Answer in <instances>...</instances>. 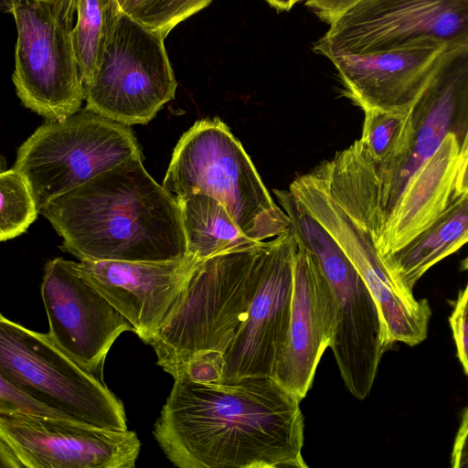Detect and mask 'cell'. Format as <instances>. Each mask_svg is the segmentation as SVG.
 Returning <instances> with one entry per match:
<instances>
[{
  "instance_id": "2e32d148",
  "label": "cell",
  "mask_w": 468,
  "mask_h": 468,
  "mask_svg": "<svg viewBox=\"0 0 468 468\" xmlns=\"http://www.w3.org/2000/svg\"><path fill=\"white\" fill-rule=\"evenodd\" d=\"M338 319L334 292L315 258L297 243L292 314L285 345L272 378L302 400L330 346Z\"/></svg>"
},
{
  "instance_id": "484cf974",
  "label": "cell",
  "mask_w": 468,
  "mask_h": 468,
  "mask_svg": "<svg viewBox=\"0 0 468 468\" xmlns=\"http://www.w3.org/2000/svg\"><path fill=\"white\" fill-rule=\"evenodd\" d=\"M223 371L224 355L219 352H208L190 360L180 376L200 383H220Z\"/></svg>"
},
{
  "instance_id": "5bb4252c",
  "label": "cell",
  "mask_w": 468,
  "mask_h": 468,
  "mask_svg": "<svg viewBox=\"0 0 468 468\" xmlns=\"http://www.w3.org/2000/svg\"><path fill=\"white\" fill-rule=\"evenodd\" d=\"M296 250L292 229L270 239L246 319L224 355L220 383L247 377H272L291 323Z\"/></svg>"
},
{
  "instance_id": "83f0119b",
  "label": "cell",
  "mask_w": 468,
  "mask_h": 468,
  "mask_svg": "<svg viewBox=\"0 0 468 468\" xmlns=\"http://www.w3.org/2000/svg\"><path fill=\"white\" fill-rule=\"evenodd\" d=\"M452 466L468 467V408L463 413L461 424L452 452Z\"/></svg>"
},
{
  "instance_id": "603a6c76",
  "label": "cell",
  "mask_w": 468,
  "mask_h": 468,
  "mask_svg": "<svg viewBox=\"0 0 468 468\" xmlns=\"http://www.w3.org/2000/svg\"><path fill=\"white\" fill-rule=\"evenodd\" d=\"M0 239L16 238L27 231L39 212L25 177L15 168L0 174Z\"/></svg>"
},
{
  "instance_id": "9c48e42d",
  "label": "cell",
  "mask_w": 468,
  "mask_h": 468,
  "mask_svg": "<svg viewBox=\"0 0 468 468\" xmlns=\"http://www.w3.org/2000/svg\"><path fill=\"white\" fill-rule=\"evenodd\" d=\"M164 41L122 12L84 86L86 109L126 126L152 121L177 87Z\"/></svg>"
},
{
  "instance_id": "ba28073f",
  "label": "cell",
  "mask_w": 468,
  "mask_h": 468,
  "mask_svg": "<svg viewBox=\"0 0 468 468\" xmlns=\"http://www.w3.org/2000/svg\"><path fill=\"white\" fill-rule=\"evenodd\" d=\"M0 374L71 419L126 431L122 402L48 335L0 316Z\"/></svg>"
},
{
  "instance_id": "9a60e30c",
  "label": "cell",
  "mask_w": 468,
  "mask_h": 468,
  "mask_svg": "<svg viewBox=\"0 0 468 468\" xmlns=\"http://www.w3.org/2000/svg\"><path fill=\"white\" fill-rule=\"evenodd\" d=\"M199 261L190 254L165 261H80L85 278L150 345L172 314Z\"/></svg>"
},
{
  "instance_id": "7a4b0ae2",
  "label": "cell",
  "mask_w": 468,
  "mask_h": 468,
  "mask_svg": "<svg viewBox=\"0 0 468 468\" xmlns=\"http://www.w3.org/2000/svg\"><path fill=\"white\" fill-rule=\"evenodd\" d=\"M80 261H165L186 255L177 199L130 158L39 210Z\"/></svg>"
},
{
  "instance_id": "8992f818",
  "label": "cell",
  "mask_w": 468,
  "mask_h": 468,
  "mask_svg": "<svg viewBox=\"0 0 468 468\" xmlns=\"http://www.w3.org/2000/svg\"><path fill=\"white\" fill-rule=\"evenodd\" d=\"M3 1L17 31L12 75L16 95L47 121H65L85 100L74 43L76 0Z\"/></svg>"
},
{
  "instance_id": "e0dca14e",
  "label": "cell",
  "mask_w": 468,
  "mask_h": 468,
  "mask_svg": "<svg viewBox=\"0 0 468 468\" xmlns=\"http://www.w3.org/2000/svg\"><path fill=\"white\" fill-rule=\"evenodd\" d=\"M446 49L417 46L401 49L340 54L335 65L346 95L363 111L413 108L430 84Z\"/></svg>"
},
{
  "instance_id": "d6a6232c",
  "label": "cell",
  "mask_w": 468,
  "mask_h": 468,
  "mask_svg": "<svg viewBox=\"0 0 468 468\" xmlns=\"http://www.w3.org/2000/svg\"><path fill=\"white\" fill-rule=\"evenodd\" d=\"M464 267L468 270V258L464 261Z\"/></svg>"
},
{
  "instance_id": "7402d4cb",
  "label": "cell",
  "mask_w": 468,
  "mask_h": 468,
  "mask_svg": "<svg viewBox=\"0 0 468 468\" xmlns=\"http://www.w3.org/2000/svg\"><path fill=\"white\" fill-rule=\"evenodd\" d=\"M74 43L83 81L92 79L112 27L122 11L117 0H76Z\"/></svg>"
},
{
  "instance_id": "3957f363",
  "label": "cell",
  "mask_w": 468,
  "mask_h": 468,
  "mask_svg": "<svg viewBox=\"0 0 468 468\" xmlns=\"http://www.w3.org/2000/svg\"><path fill=\"white\" fill-rule=\"evenodd\" d=\"M270 240L199 261L172 314L151 342L157 365L174 379L190 360L227 352L246 319Z\"/></svg>"
},
{
  "instance_id": "8fae6325",
  "label": "cell",
  "mask_w": 468,
  "mask_h": 468,
  "mask_svg": "<svg viewBox=\"0 0 468 468\" xmlns=\"http://www.w3.org/2000/svg\"><path fill=\"white\" fill-rule=\"evenodd\" d=\"M140 449L128 430L0 412V459L6 467L133 468Z\"/></svg>"
},
{
  "instance_id": "6da1fadb",
  "label": "cell",
  "mask_w": 468,
  "mask_h": 468,
  "mask_svg": "<svg viewBox=\"0 0 468 468\" xmlns=\"http://www.w3.org/2000/svg\"><path fill=\"white\" fill-rule=\"evenodd\" d=\"M300 401L269 376L227 383L180 376L153 433L180 468H306Z\"/></svg>"
},
{
  "instance_id": "ffe728a7",
  "label": "cell",
  "mask_w": 468,
  "mask_h": 468,
  "mask_svg": "<svg viewBox=\"0 0 468 468\" xmlns=\"http://www.w3.org/2000/svg\"><path fill=\"white\" fill-rule=\"evenodd\" d=\"M468 242V193L454 197L442 213L400 250L382 257L387 268L406 290L434 264Z\"/></svg>"
},
{
  "instance_id": "cb8c5ba5",
  "label": "cell",
  "mask_w": 468,
  "mask_h": 468,
  "mask_svg": "<svg viewBox=\"0 0 468 468\" xmlns=\"http://www.w3.org/2000/svg\"><path fill=\"white\" fill-rule=\"evenodd\" d=\"M121 11L165 38L189 16L207 7L213 0H117Z\"/></svg>"
},
{
  "instance_id": "d6986e66",
  "label": "cell",
  "mask_w": 468,
  "mask_h": 468,
  "mask_svg": "<svg viewBox=\"0 0 468 468\" xmlns=\"http://www.w3.org/2000/svg\"><path fill=\"white\" fill-rule=\"evenodd\" d=\"M461 164V144L449 132L438 150L418 169L387 218L375 246L381 257L414 239L447 207Z\"/></svg>"
},
{
  "instance_id": "52a82bcc",
  "label": "cell",
  "mask_w": 468,
  "mask_h": 468,
  "mask_svg": "<svg viewBox=\"0 0 468 468\" xmlns=\"http://www.w3.org/2000/svg\"><path fill=\"white\" fill-rule=\"evenodd\" d=\"M135 156L142 151L129 126L85 108L39 126L18 148L13 168L25 177L40 210Z\"/></svg>"
},
{
  "instance_id": "7c38bea8",
  "label": "cell",
  "mask_w": 468,
  "mask_h": 468,
  "mask_svg": "<svg viewBox=\"0 0 468 468\" xmlns=\"http://www.w3.org/2000/svg\"><path fill=\"white\" fill-rule=\"evenodd\" d=\"M289 190L335 238L366 282L382 314L389 343H421L431 315L429 303L415 299L399 283L370 234L332 198L312 171L294 179Z\"/></svg>"
},
{
  "instance_id": "1f68e13d",
  "label": "cell",
  "mask_w": 468,
  "mask_h": 468,
  "mask_svg": "<svg viewBox=\"0 0 468 468\" xmlns=\"http://www.w3.org/2000/svg\"><path fill=\"white\" fill-rule=\"evenodd\" d=\"M468 153V122L463 140L461 144V159Z\"/></svg>"
},
{
  "instance_id": "5b68a950",
  "label": "cell",
  "mask_w": 468,
  "mask_h": 468,
  "mask_svg": "<svg viewBox=\"0 0 468 468\" xmlns=\"http://www.w3.org/2000/svg\"><path fill=\"white\" fill-rule=\"evenodd\" d=\"M273 193L290 218L297 243L315 258L334 292L338 319L329 347L346 388L365 399L391 346L380 309L338 242L297 197L290 190Z\"/></svg>"
},
{
  "instance_id": "f1b7e54d",
  "label": "cell",
  "mask_w": 468,
  "mask_h": 468,
  "mask_svg": "<svg viewBox=\"0 0 468 468\" xmlns=\"http://www.w3.org/2000/svg\"><path fill=\"white\" fill-rule=\"evenodd\" d=\"M360 0H307L306 5L329 24L345 10Z\"/></svg>"
},
{
  "instance_id": "4dcf8cb0",
  "label": "cell",
  "mask_w": 468,
  "mask_h": 468,
  "mask_svg": "<svg viewBox=\"0 0 468 468\" xmlns=\"http://www.w3.org/2000/svg\"><path fill=\"white\" fill-rule=\"evenodd\" d=\"M278 10H290L296 3L302 0H266Z\"/></svg>"
},
{
  "instance_id": "ac0fdd59",
  "label": "cell",
  "mask_w": 468,
  "mask_h": 468,
  "mask_svg": "<svg viewBox=\"0 0 468 468\" xmlns=\"http://www.w3.org/2000/svg\"><path fill=\"white\" fill-rule=\"evenodd\" d=\"M468 110V46L446 50L413 110L414 135L407 160L380 196L376 211L383 228L412 176L440 147L454 119ZM453 132V131H452Z\"/></svg>"
},
{
  "instance_id": "30bf717a",
  "label": "cell",
  "mask_w": 468,
  "mask_h": 468,
  "mask_svg": "<svg viewBox=\"0 0 468 468\" xmlns=\"http://www.w3.org/2000/svg\"><path fill=\"white\" fill-rule=\"evenodd\" d=\"M436 46H468V0H360L314 44L327 58Z\"/></svg>"
},
{
  "instance_id": "4fadbf2b",
  "label": "cell",
  "mask_w": 468,
  "mask_h": 468,
  "mask_svg": "<svg viewBox=\"0 0 468 468\" xmlns=\"http://www.w3.org/2000/svg\"><path fill=\"white\" fill-rule=\"evenodd\" d=\"M41 297L51 339L80 365L102 378L107 354L132 324L85 278L78 262L55 258L44 267Z\"/></svg>"
},
{
  "instance_id": "44dd1931",
  "label": "cell",
  "mask_w": 468,
  "mask_h": 468,
  "mask_svg": "<svg viewBox=\"0 0 468 468\" xmlns=\"http://www.w3.org/2000/svg\"><path fill=\"white\" fill-rule=\"evenodd\" d=\"M176 197L181 209L186 253L198 261L247 250L261 242L247 237L216 198L203 193Z\"/></svg>"
},
{
  "instance_id": "f546056e",
  "label": "cell",
  "mask_w": 468,
  "mask_h": 468,
  "mask_svg": "<svg viewBox=\"0 0 468 468\" xmlns=\"http://www.w3.org/2000/svg\"><path fill=\"white\" fill-rule=\"evenodd\" d=\"M468 193V153L461 159L457 173L453 197Z\"/></svg>"
},
{
  "instance_id": "4316f807",
  "label": "cell",
  "mask_w": 468,
  "mask_h": 468,
  "mask_svg": "<svg viewBox=\"0 0 468 468\" xmlns=\"http://www.w3.org/2000/svg\"><path fill=\"white\" fill-rule=\"evenodd\" d=\"M459 359L468 375V283L459 294L450 317Z\"/></svg>"
},
{
  "instance_id": "277c9868",
  "label": "cell",
  "mask_w": 468,
  "mask_h": 468,
  "mask_svg": "<svg viewBox=\"0 0 468 468\" xmlns=\"http://www.w3.org/2000/svg\"><path fill=\"white\" fill-rule=\"evenodd\" d=\"M162 186L173 196L203 193L218 200L250 239L264 241L291 229L250 157L219 118L197 121L182 134Z\"/></svg>"
},
{
  "instance_id": "d4e9b609",
  "label": "cell",
  "mask_w": 468,
  "mask_h": 468,
  "mask_svg": "<svg viewBox=\"0 0 468 468\" xmlns=\"http://www.w3.org/2000/svg\"><path fill=\"white\" fill-rule=\"evenodd\" d=\"M0 382V412L75 420L1 374Z\"/></svg>"
}]
</instances>
